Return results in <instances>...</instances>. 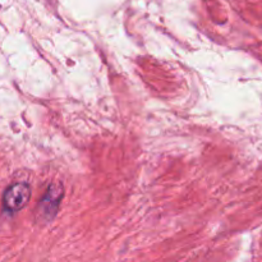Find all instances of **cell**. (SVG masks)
Here are the masks:
<instances>
[{
    "label": "cell",
    "mask_w": 262,
    "mask_h": 262,
    "mask_svg": "<svg viewBox=\"0 0 262 262\" xmlns=\"http://www.w3.org/2000/svg\"><path fill=\"white\" fill-rule=\"evenodd\" d=\"M64 197V188L60 183H53L48 187L45 194L36 209V223L43 225L50 223L56 216Z\"/></svg>",
    "instance_id": "obj_1"
},
{
    "label": "cell",
    "mask_w": 262,
    "mask_h": 262,
    "mask_svg": "<svg viewBox=\"0 0 262 262\" xmlns=\"http://www.w3.org/2000/svg\"><path fill=\"white\" fill-rule=\"evenodd\" d=\"M31 199V188L27 183H14L8 187L3 196V204L8 211H19Z\"/></svg>",
    "instance_id": "obj_2"
}]
</instances>
